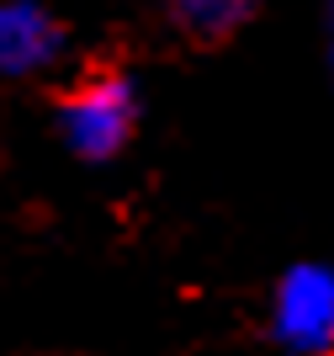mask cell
<instances>
[{
  "mask_svg": "<svg viewBox=\"0 0 334 356\" xmlns=\"http://www.w3.org/2000/svg\"><path fill=\"white\" fill-rule=\"evenodd\" d=\"M319 32H324V64H329V80H334V0L319 6Z\"/></svg>",
  "mask_w": 334,
  "mask_h": 356,
  "instance_id": "cell-5",
  "label": "cell"
},
{
  "mask_svg": "<svg viewBox=\"0 0 334 356\" xmlns=\"http://www.w3.org/2000/svg\"><path fill=\"white\" fill-rule=\"evenodd\" d=\"M69 48V27L43 0H0V80H43Z\"/></svg>",
  "mask_w": 334,
  "mask_h": 356,
  "instance_id": "cell-3",
  "label": "cell"
},
{
  "mask_svg": "<svg viewBox=\"0 0 334 356\" xmlns=\"http://www.w3.org/2000/svg\"><path fill=\"white\" fill-rule=\"evenodd\" d=\"M260 6L265 0H160V11L170 16L175 27L186 32V38H202V43L233 38Z\"/></svg>",
  "mask_w": 334,
  "mask_h": 356,
  "instance_id": "cell-4",
  "label": "cell"
},
{
  "mask_svg": "<svg viewBox=\"0 0 334 356\" xmlns=\"http://www.w3.org/2000/svg\"><path fill=\"white\" fill-rule=\"evenodd\" d=\"M144 128V90L128 70H85L53 102V134L80 165H112Z\"/></svg>",
  "mask_w": 334,
  "mask_h": 356,
  "instance_id": "cell-1",
  "label": "cell"
},
{
  "mask_svg": "<svg viewBox=\"0 0 334 356\" xmlns=\"http://www.w3.org/2000/svg\"><path fill=\"white\" fill-rule=\"evenodd\" d=\"M265 341L276 356H334V266L292 261L265 293Z\"/></svg>",
  "mask_w": 334,
  "mask_h": 356,
  "instance_id": "cell-2",
  "label": "cell"
}]
</instances>
